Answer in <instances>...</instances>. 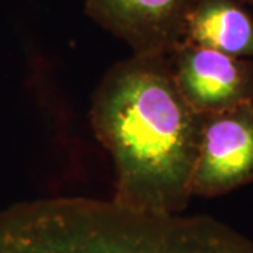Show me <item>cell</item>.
<instances>
[{
	"instance_id": "obj_1",
	"label": "cell",
	"mask_w": 253,
	"mask_h": 253,
	"mask_svg": "<svg viewBox=\"0 0 253 253\" xmlns=\"http://www.w3.org/2000/svg\"><path fill=\"white\" fill-rule=\"evenodd\" d=\"M204 117L183 99L170 55L132 54L111 66L93 93L91 126L116 170L113 200L159 214H183Z\"/></svg>"
},
{
	"instance_id": "obj_2",
	"label": "cell",
	"mask_w": 253,
	"mask_h": 253,
	"mask_svg": "<svg viewBox=\"0 0 253 253\" xmlns=\"http://www.w3.org/2000/svg\"><path fill=\"white\" fill-rule=\"evenodd\" d=\"M0 253H253L208 215H159L114 200L52 197L0 212Z\"/></svg>"
},
{
	"instance_id": "obj_3",
	"label": "cell",
	"mask_w": 253,
	"mask_h": 253,
	"mask_svg": "<svg viewBox=\"0 0 253 253\" xmlns=\"http://www.w3.org/2000/svg\"><path fill=\"white\" fill-rule=\"evenodd\" d=\"M253 181V103L204 117L191 193L218 197Z\"/></svg>"
},
{
	"instance_id": "obj_4",
	"label": "cell",
	"mask_w": 253,
	"mask_h": 253,
	"mask_svg": "<svg viewBox=\"0 0 253 253\" xmlns=\"http://www.w3.org/2000/svg\"><path fill=\"white\" fill-rule=\"evenodd\" d=\"M174 83L193 110L211 116L253 103V61L183 41L170 55Z\"/></svg>"
},
{
	"instance_id": "obj_5",
	"label": "cell",
	"mask_w": 253,
	"mask_h": 253,
	"mask_svg": "<svg viewBox=\"0 0 253 253\" xmlns=\"http://www.w3.org/2000/svg\"><path fill=\"white\" fill-rule=\"evenodd\" d=\"M193 0H84L86 14L132 54L172 55L183 42Z\"/></svg>"
},
{
	"instance_id": "obj_6",
	"label": "cell",
	"mask_w": 253,
	"mask_h": 253,
	"mask_svg": "<svg viewBox=\"0 0 253 253\" xmlns=\"http://www.w3.org/2000/svg\"><path fill=\"white\" fill-rule=\"evenodd\" d=\"M183 41L253 61V16L241 0H193Z\"/></svg>"
},
{
	"instance_id": "obj_7",
	"label": "cell",
	"mask_w": 253,
	"mask_h": 253,
	"mask_svg": "<svg viewBox=\"0 0 253 253\" xmlns=\"http://www.w3.org/2000/svg\"><path fill=\"white\" fill-rule=\"evenodd\" d=\"M241 1H246V3H249V4H252L253 6V0H241Z\"/></svg>"
}]
</instances>
